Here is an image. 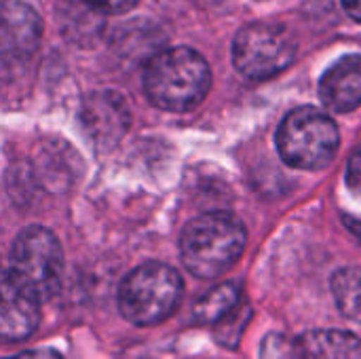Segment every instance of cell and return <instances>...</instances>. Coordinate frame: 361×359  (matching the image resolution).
I'll return each instance as SVG.
<instances>
[{"label": "cell", "instance_id": "cell-1", "mask_svg": "<svg viewBox=\"0 0 361 359\" xmlns=\"http://www.w3.org/2000/svg\"><path fill=\"white\" fill-rule=\"evenodd\" d=\"M212 87V70L203 55L188 47L157 53L144 72L148 99L167 112H188L197 108Z\"/></svg>", "mask_w": 361, "mask_h": 359}, {"label": "cell", "instance_id": "cell-12", "mask_svg": "<svg viewBox=\"0 0 361 359\" xmlns=\"http://www.w3.org/2000/svg\"><path fill=\"white\" fill-rule=\"evenodd\" d=\"M239 286L237 284H222L205 294L195 305V320L199 324H218L224 322L239 305Z\"/></svg>", "mask_w": 361, "mask_h": 359}, {"label": "cell", "instance_id": "cell-5", "mask_svg": "<svg viewBox=\"0 0 361 359\" xmlns=\"http://www.w3.org/2000/svg\"><path fill=\"white\" fill-rule=\"evenodd\" d=\"M336 123L322 110L305 106L292 110L277 129L281 159L298 169H324L338 150Z\"/></svg>", "mask_w": 361, "mask_h": 359}, {"label": "cell", "instance_id": "cell-9", "mask_svg": "<svg viewBox=\"0 0 361 359\" xmlns=\"http://www.w3.org/2000/svg\"><path fill=\"white\" fill-rule=\"evenodd\" d=\"M38 303L0 269V341H23L38 328Z\"/></svg>", "mask_w": 361, "mask_h": 359}, {"label": "cell", "instance_id": "cell-3", "mask_svg": "<svg viewBox=\"0 0 361 359\" xmlns=\"http://www.w3.org/2000/svg\"><path fill=\"white\" fill-rule=\"evenodd\" d=\"M182 298V277L163 262H144L118 288V311L135 326L165 322Z\"/></svg>", "mask_w": 361, "mask_h": 359}, {"label": "cell", "instance_id": "cell-16", "mask_svg": "<svg viewBox=\"0 0 361 359\" xmlns=\"http://www.w3.org/2000/svg\"><path fill=\"white\" fill-rule=\"evenodd\" d=\"M11 359H61V355L53 349H32V351H23Z\"/></svg>", "mask_w": 361, "mask_h": 359}, {"label": "cell", "instance_id": "cell-13", "mask_svg": "<svg viewBox=\"0 0 361 359\" xmlns=\"http://www.w3.org/2000/svg\"><path fill=\"white\" fill-rule=\"evenodd\" d=\"M332 294L341 313L361 324V267H347L334 273Z\"/></svg>", "mask_w": 361, "mask_h": 359}, {"label": "cell", "instance_id": "cell-4", "mask_svg": "<svg viewBox=\"0 0 361 359\" xmlns=\"http://www.w3.org/2000/svg\"><path fill=\"white\" fill-rule=\"evenodd\" d=\"M11 277L36 300H51L63 277V250L44 226L23 229L11 250Z\"/></svg>", "mask_w": 361, "mask_h": 359}, {"label": "cell", "instance_id": "cell-11", "mask_svg": "<svg viewBox=\"0 0 361 359\" xmlns=\"http://www.w3.org/2000/svg\"><path fill=\"white\" fill-rule=\"evenodd\" d=\"M298 349L309 359H361V341L343 330H311L298 339Z\"/></svg>", "mask_w": 361, "mask_h": 359}, {"label": "cell", "instance_id": "cell-17", "mask_svg": "<svg viewBox=\"0 0 361 359\" xmlns=\"http://www.w3.org/2000/svg\"><path fill=\"white\" fill-rule=\"evenodd\" d=\"M343 6L355 21L361 23V0H343Z\"/></svg>", "mask_w": 361, "mask_h": 359}, {"label": "cell", "instance_id": "cell-18", "mask_svg": "<svg viewBox=\"0 0 361 359\" xmlns=\"http://www.w3.org/2000/svg\"><path fill=\"white\" fill-rule=\"evenodd\" d=\"M345 224L349 226V231H351L355 237H360L361 239V220H355V218H345Z\"/></svg>", "mask_w": 361, "mask_h": 359}, {"label": "cell", "instance_id": "cell-10", "mask_svg": "<svg viewBox=\"0 0 361 359\" xmlns=\"http://www.w3.org/2000/svg\"><path fill=\"white\" fill-rule=\"evenodd\" d=\"M319 95L334 112H351L361 106V55L336 61L322 78Z\"/></svg>", "mask_w": 361, "mask_h": 359}, {"label": "cell", "instance_id": "cell-14", "mask_svg": "<svg viewBox=\"0 0 361 359\" xmlns=\"http://www.w3.org/2000/svg\"><path fill=\"white\" fill-rule=\"evenodd\" d=\"M97 13H125L131 11L140 0H82Z\"/></svg>", "mask_w": 361, "mask_h": 359}, {"label": "cell", "instance_id": "cell-8", "mask_svg": "<svg viewBox=\"0 0 361 359\" xmlns=\"http://www.w3.org/2000/svg\"><path fill=\"white\" fill-rule=\"evenodd\" d=\"M42 38L40 15L21 0L0 2V57L25 59Z\"/></svg>", "mask_w": 361, "mask_h": 359}, {"label": "cell", "instance_id": "cell-2", "mask_svg": "<svg viewBox=\"0 0 361 359\" xmlns=\"http://www.w3.org/2000/svg\"><path fill=\"white\" fill-rule=\"evenodd\" d=\"M245 241V226L233 214H203L182 231V262L195 277L214 279L239 260Z\"/></svg>", "mask_w": 361, "mask_h": 359}, {"label": "cell", "instance_id": "cell-6", "mask_svg": "<svg viewBox=\"0 0 361 359\" xmlns=\"http://www.w3.org/2000/svg\"><path fill=\"white\" fill-rule=\"evenodd\" d=\"M296 57L294 36L277 23L245 25L233 42L235 68L250 80H267L283 72Z\"/></svg>", "mask_w": 361, "mask_h": 359}, {"label": "cell", "instance_id": "cell-19", "mask_svg": "<svg viewBox=\"0 0 361 359\" xmlns=\"http://www.w3.org/2000/svg\"><path fill=\"white\" fill-rule=\"evenodd\" d=\"M0 2H2V0H0Z\"/></svg>", "mask_w": 361, "mask_h": 359}, {"label": "cell", "instance_id": "cell-15", "mask_svg": "<svg viewBox=\"0 0 361 359\" xmlns=\"http://www.w3.org/2000/svg\"><path fill=\"white\" fill-rule=\"evenodd\" d=\"M347 186L351 193L361 197V146L351 154L349 165H347Z\"/></svg>", "mask_w": 361, "mask_h": 359}, {"label": "cell", "instance_id": "cell-7", "mask_svg": "<svg viewBox=\"0 0 361 359\" xmlns=\"http://www.w3.org/2000/svg\"><path fill=\"white\" fill-rule=\"evenodd\" d=\"M129 123V106L116 91H95L82 102V127L99 150L112 148L125 135Z\"/></svg>", "mask_w": 361, "mask_h": 359}]
</instances>
